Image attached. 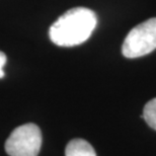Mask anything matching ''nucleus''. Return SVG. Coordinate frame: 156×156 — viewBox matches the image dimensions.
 Instances as JSON below:
<instances>
[{"label":"nucleus","instance_id":"1","mask_svg":"<svg viewBox=\"0 0 156 156\" xmlns=\"http://www.w3.org/2000/svg\"><path fill=\"white\" fill-rule=\"evenodd\" d=\"M96 24V14L89 8H71L52 24L49 36L55 45L74 47L88 40Z\"/></svg>","mask_w":156,"mask_h":156},{"label":"nucleus","instance_id":"2","mask_svg":"<svg viewBox=\"0 0 156 156\" xmlns=\"http://www.w3.org/2000/svg\"><path fill=\"white\" fill-rule=\"evenodd\" d=\"M156 49V17L136 26L125 39L122 53L126 58H138Z\"/></svg>","mask_w":156,"mask_h":156},{"label":"nucleus","instance_id":"3","mask_svg":"<svg viewBox=\"0 0 156 156\" xmlns=\"http://www.w3.org/2000/svg\"><path fill=\"white\" fill-rule=\"evenodd\" d=\"M42 146V133L35 124H26L12 131L5 142L10 156H38Z\"/></svg>","mask_w":156,"mask_h":156},{"label":"nucleus","instance_id":"4","mask_svg":"<svg viewBox=\"0 0 156 156\" xmlns=\"http://www.w3.org/2000/svg\"><path fill=\"white\" fill-rule=\"evenodd\" d=\"M66 156H96L94 149L83 139H73L65 149Z\"/></svg>","mask_w":156,"mask_h":156},{"label":"nucleus","instance_id":"5","mask_svg":"<svg viewBox=\"0 0 156 156\" xmlns=\"http://www.w3.org/2000/svg\"><path fill=\"white\" fill-rule=\"evenodd\" d=\"M142 119H144L149 127L156 131V98L145 105Z\"/></svg>","mask_w":156,"mask_h":156},{"label":"nucleus","instance_id":"6","mask_svg":"<svg viewBox=\"0 0 156 156\" xmlns=\"http://www.w3.org/2000/svg\"><path fill=\"white\" fill-rule=\"evenodd\" d=\"M6 61H7V58H6L5 54L3 52L0 51V79L4 77V71H3V68H4Z\"/></svg>","mask_w":156,"mask_h":156}]
</instances>
